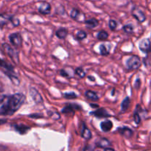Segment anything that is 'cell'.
<instances>
[{"instance_id": "cell-20", "label": "cell", "mask_w": 151, "mask_h": 151, "mask_svg": "<svg viewBox=\"0 0 151 151\" xmlns=\"http://www.w3.org/2000/svg\"><path fill=\"white\" fill-rule=\"evenodd\" d=\"M85 96L88 99V100H91L92 101H98L99 100V97L97 94V93L94 92V91H91V90H88V91H86Z\"/></svg>"}, {"instance_id": "cell-35", "label": "cell", "mask_w": 151, "mask_h": 151, "mask_svg": "<svg viewBox=\"0 0 151 151\" xmlns=\"http://www.w3.org/2000/svg\"><path fill=\"white\" fill-rule=\"evenodd\" d=\"M85 151H94V149H93L90 145H88L86 147Z\"/></svg>"}, {"instance_id": "cell-39", "label": "cell", "mask_w": 151, "mask_h": 151, "mask_svg": "<svg viewBox=\"0 0 151 151\" xmlns=\"http://www.w3.org/2000/svg\"><path fill=\"white\" fill-rule=\"evenodd\" d=\"M88 79H89V80H91V81H95V78H93V77H90V76H88Z\"/></svg>"}, {"instance_id": "cell-30", "label": "cell", "mask_w": 151, "mask_h": 151, "mask_svg": "<svg viewBox=\"0 0 151 151\" xmlns=\"http://www.w3.org/2000/svg\"><path fill=\"white\" fill-rule=\"evenodd\" d=\"M12 23V24L13 25V27H18L19 24H20V21H19V19H18V18L15 17L14 16L12 17L11 20H10V22Z\"/></svg>"}, {"instance_id": "cell-3", "label": "cell", "mask_w": 151, "mask_h": 151, "mask_svg": "<svg viewBox=\"0 0 151 151\" xmlns=\"http://www.w3.org/2000/svg\"><path fill=\"white\" fill-rule=\"evenodd\" d=\"M3 48L5 50L6 53L9 55V57L12 59L14 63H19V52L16 50H14V48L9 45L8 44H3Z\"/></svg>"}, {"instance_id": "cell-13", "label": "cell", "mask_w": 151, "mask_h": 151, "mask_svg": "<svg viewBox=\"0 0 151 151\" xmlns=\"http://www.w3.org/2000/svg\"><path fill=\"white\" fill-rule=\"evenodd\" d=\"M13 16V15L6 14V13L0 14V27H3L4 25H6L8 22H10Z\"/></svg>"}, {"instance_id": "cell-25", "label": "cell", "mask_w": 151, "mask_h": 151, "mask_svg": "<svg viewBox=\"0 0 151 151\" xmlns=\"http://www.w3.org/2000/svg\"><path fill=\"white\" fill-rule=\"evenodd\" d=\"M123 30L124 32H126L128 34H131L133 33L134 30V27L133 26L132 24H125L123 27Z\"/></svg>"}, {"instance_id": "cell-9", "label": "cell", "mask_w": 151, "mask_h": 151, "mask_svg": "<svg viewBox=\"0 0 151 151\" xmlns=\"http://www.w3.org/2000/svg\"><path fill=\"white\" fill-rule=\"evenodd\" d=\"M139 50L144 53H149L150 52V38L142 39L139 44Z\"/></svg>"}, {"instance_id": "cell-36", "label": "cell", "mask_w": 151, "mask_h": 151, "mask_svg": "<svg viewBox=\"0 0 151 151\" xmlns=\"http://www.w3.org/2000/svg\"><path fill=\"white\" fill-rule=\"evenodd\" d=\"M7 122V119H0V125H2V124H4Z\"/></svg>"}, {"instance_id": "cell-31", "label": "cell", "mask_w": 151, "mask_h": 151, "mask_svg": "<svg viewBox=\"0 0 151 151\" xmlns=\"http://www.w3.org/2000/svg\"><path fill=\"white\" fill-rule=\"evenodd\" d=\"M56 13L58 15H63L65 13V8L63 6L60 5L58 7L56 8Z\"/></svg>"}, {"instance_id": "cell-10", "label": "cell", "mask_w": 151, "mask_h": 151, "mask_svg": "<svg viewBox=\"0 0 151 151\" xmlns=\"http://www.w3.org/2000/svg\"><path fill=\"white\" fill-rule=\"evenodd\" d=\"M81 137L85 139L88 140L91 138L92 134H91V131L87 128L86 124L84 122H81Z\"/></svg>"}, {"instance_id": "cell-6", "label": "cell", "mask_w": 151, "mask_h": 151, "mask_svg": "<svg viewBox=\"0 0 151 151\" xmlns=\"http://www.w3.org/2000/svg\"><path fill=\"white\" fill-rule=\"evenodd\" d=\"M70 17L72 18L73 20L76 21L78 22H84L86 20V16L80 11L78 9L73 8L70 13Z\"/></svg>"}, {"instance_id": "cell-38", "label": "cell", "mask_w": 151, "mask_h": 151, "mask_svg": "<svg viewBox=\"0 0 151 151\" xmlns=\"http://www.w3.org/2000/svg\"><path fill=\"white\" fill-rule=\"evenodd\" d=\"M105 151H114V150L112 148H110V147H106V148H105Z\"/></svg>"}, {"instance_id": "cell-5", "label": "cell", "mask_w": 151, "mask_h": 151, "mask_svg": "<svg viewBox=\"0 0 151 151\" xmlns=\"http://www.w3.org/2000/svg\"><path fill=\"white\" fill-rule=\"evenodd\" d=\"M10 43L15 47H20L22 44V35L19 32H14L9 35Z\"/></svg>"}, {"instance_id": "cell-32", "label": "cell", "mask_w": 151, "mask_h": 151, "mask_svg": "<svg viewBox=\"0 0 151 151\" xmlns=\"http://www.w3.org/2000/svg\"><path fill=\"white\" fill-rule=\"evenodd\" d=\"M60 75H61L62 77H64V78H70V75H69V74L68 73V72H66L65 69H60Z\"/></svg>"}, {"instance_id": "cell-17", "label": "cell", "mask_w": 151, "mask_h": 151, "mask_svg": "<svg viewBox=\"0 0 151 151\" xmlns=\"http://www.w3.org/2000/svg\"><path fill=\"white\" fill-rule=\"evenodd\" d=\"M69 30L65 27H60L57 29L55 32V35L59 38V39H64L66 38L68 35Z\"/></svg>"}, {"instance_id": "cell-19", "label": "cell", "mask_w": 151, "mask_h": 151, "mask_svg": "<svg viewBox=\"0 0 151 151\" xmlns=\"http://www.w3.org/2000/svg\"><path fill=\"white\" fill-rule=\"evenodd\" d=\"M96 145H97V147H101V148H106V147H109L111 145V142L107 139L102 138L97 142Z\"/></svg>"}, {"instance_id": "cell-12", "label": "cell", "mask_w": 151, "mask_h": 151, "mask_svg": "<svg viewBox=\"0 0 151 151\" xmlns=\"http://www.w3.org/2000/svg\"><path fill=\"white\" fill-rule=\"evenodd\" d=\"M90 114L94 115L97 118H107L111 116L110 114L108 113V111L105 109H98L97 111L91 112Z\"/></svg>"}, {"instance_id": "cell-22", "label": "cell", "mask_w": 151, "mask_h": 151, "mask_svg": "<svg viewBox=\"0 0 151 151\" xmlns=\"http://www.w3.org/2000/svg\"><path fill=\"white\" fill-rule=\"evenodd\" d=\"M99 49H100V55H103V56H106V55H108L109 53H110L111 46H109V47H106V44H102L100 45Z\"/></svg>"}, {"instance_id": "cell-15", "label": "cell", "mask_w": 151, "mask_h": 151, "mask_svg": "<svg viewBox=\"0 0 151 151\" xmlns=\"http://www.w3.org/2000/svg\"><path fill=\"white\" fill-rule=\"evenodd\" d=\"M84 22H85L86 27L88 28V29L95 28L99 24V21L97 19H95V18H91V19H87V20L84 21Z\"/></svg>"}, {"instance_id": "cell-16", "label": "cell", "mask_w": 151, "mask_h": 151, "mask_svg": "<svg viewBox=\"0 0 151 151\" xmlns=\"http://www.w3.org/2000/svg\"><path fill=\"white\" fill-rule=\"evenodd\" d=\"M100 128L104 132H109L113 128V122L111 120H105L100 123Z\"/></svg>"}, {"instance_id": "cell-18", "label": "cell", "mask_w": 151, "mask_h": 151, "mask_svg": "<svg viewBox=\"0 0 151 151\" xmlns=\"http://www.w3.org/2000/svg\"><path fill=\"white\" fill-rule=\"evenodd\" d=\"M14 128L17 132H19L20 134H25L30 130V128L27 125L20 124V125H15Z\"/></svg>"}, {"instance_id": "cell-26", "label": "cell", "mask_w": 151, "mask_h": 151, "mask_svg": "<svg viewBox=\"0 0 151 151\" xmlns=\"http://www.w3.org/2000/svg\"><path fill=\"white\" fill-rule=\"evenodd\" d=\"M75 73L77 75H78L81 78H85L86 75V72H84L83 69L81 67L76 68V69H75Z\"/></svg>"}, {"instance_id": "cell-29", "label": "cell", "mask_w": 151, "mask_h": 151, "mask_svg": "<svg viewBox=\"0 0 151 151\" xmlns=\"http://www.w3.org/2000/svg\"><path fill=\"white\" fill-rule=\"evenodd\" d=\"M134 122H135V123L137 124V125H139V124H140V122H141V116H140L139 114V112L137 111H136V112L134 113Z\"/></svg>"}, {"instance_id": "cell-2", "label": "cell", "mask_w": 151, "mask_h": 151, "mask_svg": "<svg viewBox=\"0 0 151 151\" xmlns=\"http://www.w3.org/2000/svg\"><path fill=\"white\" fill-rule=\"evenodd\" d=\"M142 66V60L138 55H132L127 60L126 67L129 70H137Z\"/></svg>"}, {"instance_id": "cell-34", "label": "cell", "mask_w": 151, "mask_h": 151, "mask_svg": "<svg viewBox=\"0 0 151 151\" xmlns=\"http://www.w3.org/2000/svg\"><path fill=\"white\" fill-rule=\"evenodd\" d=\"M140 84H141V81H140V79H137L136 81V83H135V87L137 88H139L140 87Z\"/></svg>"}, {"instance_id": "cell-11", "label": "cell", "mask_w": 151, "mask_h": 151, "mask_svg": "<svg viewBox=\"0 0 151 151\" xmlns=\"http://www.w3.org/2000/svg\"><path fill=\"white\" fill-rule=\"evenodd\" d=\"M81 109H82L81 106H78V104L69 103V104H67V106H66L63 109H62L61 112L63 114L74 113V111H75V110H81Z\"/></svg>"}, {"instance_id": "cell-8", "label": "cell", "mask_w": 151, "mask_h": 151, "mask_svg": "<svg viewBox=\"0 0 151 151\" xmlns=\"http://www.w3.org/2000/svg\"><path fill=\"white\" fill-rule=\"evenodd\" d=\"M29 95L31 96V97H32V99L33 100V101L35 102L36 104H41V103H43V102H44L41 94L38 92V91L36 88H33V87H31V88H29Z\"/></svg>"}, {"instance_id": "cell-33", "label": "cell", "mask_w": 151, "mask_h": 151, "mask_svg": "<svg viewBox=\"0 0 151 151\" xmlns=\"http://www.w3.org/2000/svg\"><path fill=\"white\" fill-rule=\"evenodd\" d=\"M29 117L30 118H35V119H38V118H43L44 116L42 114H33L29 115Z\"/></svg>"}, {"instance_id": "cell-28", "label": "cell", "mask_w": 151, "mask_h": 151, "mask_svg": "<svg viewBox=\"0 0 151 151\" xmlns=\"http://www.w3.org/2000/svg\"><path fill=\"white\" fill-rule=\"evenodd\" d=\"M109 28H110L111 30H115L117 27V22L115 20H113V19H111L109 22Z\"/></svg>"}, {"instance_id": "cell-14", "label": "cell", "mask_w": 151, "mask_h": 151, "mask_svg": "<svg viewBox=\"0 0 151 151\" xmlns=\"http://www.w3.org/2000/svg\"><path fill=\"white\" fill-rule=\"evenodd\" d=\"M118 131L121 135L124 136L126 138H130L133 136V131L131 128L128 127H122V128H118Z\"/></svg>"}, {"instance_id": "cell-1", "label": "cell", "mask_w": 151, "mask_h": 151, "mask_svg": "<svg viewBox=\"0 0 151 151\" xmlns=\"http://www.w3.org/2000/svg\"><path fill=\"white\" fill-rule=\"evenodd\" d=\"M26 97L22 93H16L11 95H4L0 97V115L9 116L16 113L22 106Z\"/></svg>"}, {"instance_id": "cell-37", "label": "cell", "mask_w": 151, "mask_h": 151, "mask_svg": "<svg viewBox=\"0 0 151 151\" xmlns=\"http://www.w3.org/2000/svg\"><path fill=\"white\" fill-rule=\"evenodd\" d=\"M90 106L93 109H97V108H99V106L97 104H90Z\"/></svg>"}, {"instance_id": "cell-27", "label": "cell", "mask_w": 151, "mask_h": 151, "mask_svg": "<svg viewBox=\"0 0 151 151\" xmlns=\"http://www.w3.org/2000/svg\"><path fill=\"white\" fill-rule=\"evenodd\" d=\"M63 97L66 99H75L78 97V95L75 92H66L63 94Z\"/></svg>"}, {"instance_id": "cell-7", "label": "cell", "mask_w": 151, "mask_h": 151, "mask_svg": "<svg viewBox=\"0 0 151 151\" xmlns=\"http://www.w3.org/2000/svg\"><path fill=\"white\" fill-rule=\"evenodd\" d=\"M52 7L51 4L46 1H41L39 3L38 7V12L42 15H49L51 13Z\"/></svg>"}, {"instance_id": "cell-21", "label": "cell", "mask_w": 151, "mask_h": 151, "mask_svg": "<svg viewBox=\"0 0 151 151\" xmlns=\"http://www.w3.org/2000/svg\"><path fill=\"white\" fill-rule=\"evenodd\" d=\"M130 104H131V100H130L129 97H126L121 103V111L122 112L126 111L128 108H129Z\"/></svg>"}, {"instance_id": "cell-23", "label": "cell", "mask_w": 151, "mask_h": 151, "mask_svg": "<svg viewBox=\"0 0 151 151\" xmlns=\"http://www.w3.org/2000/svg\"><path fill=\"white\" fill-rule=\"evenodd\" d=\"M97 38L100 41H105L109 38V33L106 30H101L97 33Z\"/></svg>"}, {"instance_id": "cell-4", "label": "cell", "mask_w": 151, "mask_h": 151, "mask_svg": "<svg viewBox=\"0 0 151 151\" xmlns=\"http://www.w3.org/2000/svg\"><path fill=\"white\" fill-rule=\"evenodd\" d=\"M131 15L133 17L135 18L139 23H143L146 20V15L142 10H140L139 7H134L131 10Z\"/></svg>"}, {"instance_id": "cell-24", "label": "cell", "mask_w": 151, "mask_h": 151, "mask_svg": "<svg viewBox=\"0 0 151 151\" xmlns=\"http://www.w3.org/2000/svg\"><path fill=\"white\" fill-rule=\"evenodd\" d=\"M87 37V33L85 32L84 30H79L78 32L76 33V39L78 41H82V40L85 39Z\"/></svg>"}]
</instances>
